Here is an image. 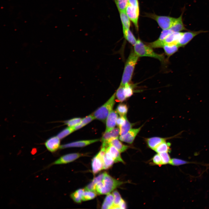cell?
<instances>
[{
	"mask_svg": "<svg viewBox=\"0 0 209 209\" xmlns=\"http://www.w3.org/2000/svg\"><path fill=\"white\" fill-rule=\"evenodd\" d=\"M124 183V182L114 178L107 172L102 180L96 185L95 192L99 194H107Z\"/></svg>",
	"mask_w": 209,
	"mask_h": 209,
	"instance_id": "1",
	"label": "cell"
},
{
	"mask_svg": "<svg viewBox=\"0 0 209 209\" xmlns=\"http://www.w3.org/2000/svg\"><path fill=\"white\" fill-rule=\"evenodd\" d=\"M139 57L134 50L131 51L125 64L120 85L124 86L129 83Z\"/></svg>",
	"mask_w": 209,
	"mask_h": 209,
	"instance_id": "2",
	"label": "cell"
},
{
	"mask_svg": "<svg viewBox=\"0 0 209 209\" xmlns=\"http://www.w3.org/2000/svg\"><path fill=\"white\" fill-rule=\"evenodd\" d=\"M134 51L139 57H148L157 59L161 62L165 63L166 60L164 55L156 53L152 48L143 43L139 39L137 40L134 46Z\"/></svg>",
	"mask_w": 209,
	"mask_h": 209,
	"instance_id": "3",
	"label": "cell"
},
{
	"mask_svg": "<svg viewBox=\"0 0 209 209\" xmlns=\"http://www.w3.org/2000/svg\"><path fill=\"white\" fill-rule=\"evenodd\" d=\"M116 93H114L108 100L100 107L93 114L95 119L104 122L109 114L112 110L114 105Z\"/></svg>",
	"mask_w": 209,
	"mask_h": 209,
	"instance_id": "4",
	"label": "cell"
},
{
	"mask_svg": "<svg viewBox=\"0 0 209 209\" xmlns=\"http://www.w3.org/2000/svg\"><path fill=\"white\" fill-rule=\"evenodd\" d=\"M125 12L129 18L138 30L139 8L138 0H129Z\"/></svg>",
	"mask_w": 209,
	"mask_h": 209,
	"instance_id": "5",
	"label": "cell"
},
{
	"mask_svg": "<svg viewBox=\"0 0 209 209\" xmlns=\"http://www.w3.org/2000/svg\"><path fill=\"white\" fill-rule=\"evenodd\" d=\"M146 16L156 21L163 30L170 29L177 19L170 16H159L152 13L146 14Z\"/></svg>",
	"mask_w": 209,
	"mask_h": 209,
	"instance_id": "6",
	"label": "cell"
},
{
	"mask_svg": "<svg viewBox=\"0 0 209 209\" xmlns=\"http://www.w3.org/2000/svg\"><path fill=\"white\" fill-rule=\"evenodd\" d=\"M106 148L102 147L100 151L92 160L91 167L94 174H96L104 169L103 156Z\"/></svg>",
	"mask_w": 209,
	"mask_h": 209,
	"instance_id": "7",
	"label": "cell"
},
{
	"mask_svg": "<svg viewBox=\"0 0 209 209\" xmlns=\"http://www.w3.org/2000/svg\"><path fill=\"white\" fill-rule=\"evenodd\" d=\"M84 154L76 153L69 154L63 155L54 161L51 165L65 164L71 162L83 156Z\"/></svg>",
	"mask_w": 209,
	"mask_h": 209,
	"instance_id": "8",
	"label": "cell"
},
{
	"mask_svg": "<svg viewBox=\"0 0 209 209\" xmlns=\"http://www.w3.org/2000/svg\"><path fill=\"white\" fill-rule=\"evenodd\" d=\"M120 134V129L118 128H114L109 131H106L103 134L101 139L102 146L107 147L108 145V141L112 138H118Z\"/></svg>",
	"mask_w": 209,
	"mask_h": 209,
	"instance_id": "9",
	"label": "cell"
},
{
	"mask_svg": "<svg viewBox=\"0 0 209 209\" xmlns=\"http://www.w3.org/2000/svg\"><path fill=\"white\" fill-rule=\"evenodd\" d=\"M60 140L57 136H53L45 141L44 145L49 151L54 152L60 148Z\"/></svg>",
	"mask_w": 209,
	"mask_h": 209,
	"instance_id": "10",
	"label": "cell"
},
{
	"mask_svg": "<svg viewBox=\"0 0 209 209\" xmlns=\"http://www.w3.org/2000/svg\"><path fill=\"white\" fill-rule=\"evenodd\" d=\"M206 31L200 30L197 31H190L183 33L180 39L178 45L179 46H183L188 44L195 36L202 33Z\"/></svg>",
	"mask_w": 209,
	"mask_h": 209,
	"instance_id": "11",
	"label": "cell"
},
{
	"mask_svg": "<svg viewBox=\"0 0 209 209\" xmlns=\"http://www.w3.org/2000/svg\"><path fill=\"white\" fill-rule=\"evenodd\" d=\"M142 126L136 129H131L126 134L120 136L119 137L121 141L129 144H131L134 141L137 134L140 130Z\"/></svg>",
	"mask_w": 209,
	"mask_h": 209,
	"instance_id": "12",
	"label": "cell"
},
{
	"mask_svg": "<svg viewBox=\"0 0 209 209\" xmlns=\"http://www.w3.org/2000/svg\"><path fill=\"white\" fill-rule=\"evenodd\" d=\"M100 140L99 139L82 140L75 141L60 145V148L64 149L71 147H82Z\"/></svg>",
	"mask_w": 209,
	"mask_h": 209,
	"instance_id": "13",
	"label": "cell"
},
{
	"mask_svg": "<svg viewBox=\"0 0 209 209\" xmlns=\"http://www.w3.org/2000/svg\"><path fill=\"white\" fill-rule=\"evenodd\" d=\"M118 118V115L116 111L112 110L106 120V131H109L115 128Z\"/></svg>",
	"mask_w": 209,
	"mask_h": 209,
	"instance_id": "14",
	"label": "cell"
},
{
	"mask_svg": "<svg viewBox=\"0 0 209 209\" xmlns=\"http://www.w3.org/2000/svg\"><path fill=\"white\" fill-rule=\"evenodd\" d=\"M173 33L170 29L163 30L158 39L155 41L149 43V45L152 48H162V41Z\"/></svg>",
	"mask_w": 209,
	"mask_h": 209,
	"instance_id": "15",
	"label": "cell"
},
{
	"mask_svg": "<svg viewBox=\"0 0 209 209\" xmlns=\"http://www.w3.org/2000/svg\"><path fill=\"white\" fill-rule=\"evenodd\" d=\"M183 33L179 32H173L169 35L162 41V47L165 44H178L179 41Z\"/></svg>",
	"mask_w": 209,
	"mask_h": 209,
	"instance_id": "16",
	"label": "cell"
},
{
	"mask_svg": "<svg viewBox=\"0 0 209 209\" xmlns=\"http://www.w3.org/2000/svg\"><path fill=\"white\" fill-rule=\"evenodd\" d=\"M107 148L115 163L121 162L123 163H125L121 156L120 152L114 147L109 144Z\"/></svg>",
	"mask_w": 209,
	"mask_h": 209,
	"instance_id": "17",
	"label": "cell"
},
{
	"mask_svg": "<svg viewBox=\"0 0 209 209\" xmlns=\"http://www.w3.org/2000/svg\"><path fill=\"white\" fill-rule=\"evenodd\" d=\"M108 144L114 147L120 153L124 152L129 147V146L123 144L118 138H111L108 141Z\"/></svg>",
	"mask_w": 209,
	"mask_h": 209,
	"instance_id": "18",
	"label": "cell"
},
{
	"mask_svg": "<svg viewBox=\"0 0 209 209\" xmlns=\"http://www.w3.org/2000/svg\"><path fill=\"white\" fill-rule=\"evenodd\" d=\"M166 140L165 138L156 137L148 138L146 141L149 147L154 150L159 145L165 141Z\"/></svg>",
	"mask_w": 209,
	"mask_h": 209,
	"instance_id": "19",
	"label": "cell"
},
{
	"mask_svg": "<svg viewBox=\"0 0 209 209\" xmlns=\"http://www.w3.org/2000/svg\"><path fill=\"white\" fill-rule=\"evenodd\" d=\"M183 13L178 18L170 29L173 32H179L184 30H186L182 20Z\"/></svg>",
	"mask_w": 209,
	"mask_h": 209,
	"instance_id": "20",
	"label": "cell"
},
{
	"mask_svg": "<svg viewBox=\"0 0 209 209\" xmlns=\"http://www.w3.org/2000/svg\"><path fill=\"white\" fill-rule=\"evenodd\" d=\"M114 163V161L107 147L103 156L104 169H109Z\"/></svg>",
	"mask_w": 209,
	"mask_h": 209,
	"instance_id": "21",
	"label": "cell"
},
{
	"mask_svg": "<svg viewBox=\"0 0 209 209\" xmlns=\"http://www.w3.org/2000/svg\"><path fill=\"white\" fill-rule=\"evenodd\" d=\"M119 12L123 30L129 29L130 26V20L127 15L125 11L120 12Z\"/></svg>",
	"mask_w": 209,
	"mask_h": 209,
	"instance_id": "22",
	"label": "cell"
},
{
	"mask_svg": "<svg viewBox=\"0 0 209 209\" xmlns=\"http://www.w3.org/2000/svg\"><path fill=\"white\" fill-rule=\"evenodd\" d=\"M114 205V197L112 194H107L102 204V209H112Z\"/></svg>",
	"mask_w": 209,
	"mask_h": 209,
	"instance_id": "23",
	"label": "cell"
},
{
	"mask_svg": "<svg viewBox=\"0 0 209 209\" xmlns=\"http://www.w3.org/2000/svg\"><path fill=\"white\" fill-rule=\"evenodd\" d=\"M179 47L178 44H165L162 48L167 55L170 56L177 51Z\"/></svg>",
	"mask_w": 209,
	"mask_h": 209,
	"instance_id": "24",
	"label": "cell"
},
{
	"mask_svg": "<svg viewBox=\"0 0 209 209\" xmlns=\"http://www.w3.org/2000/svg\"><path fill=\"white\" fill-rule=\"evenodd\" d=\"M171 144L169 142H164L159 145L154 150L156 153L159 154L170 151Z\"/></svg>",
	"mask_w": 209,
	"mask_h": 209,
	"instance_id": "25",
	"label": "cell"
},
{
	"mask_svg": "<svg viewBox=\"0 0 209 209\" xmlns=\"http://www.w3.org/2000/svg\"><path fill=\"white\" fill-rule=\"evenodd\" d=\"M84 191V189H78L71 194V197L75 202L78 203H80L82 201V196Z\"/></svg>",
	"mask_w": 209,
	"mask_h": 209,
	"instance_id": "26",
	"label": "cell"
},
{
	"mask_svg": "<svg viewBox=\"0 0 209 209\" xmlns=\"http://www.w3.org/2000/svg\"><path fill=\"white\" fill-rule=\"evenodd\" d=\"M125 38L131 45L134 46L137 40L130 29L123 30Z\"/></svg>",
	"mask_w": 209,
	"mask_h": 209,
	"instance_id": "27",
	"label": "cell"
},
{
	"mask_svg": "<svg viewBox=\"0 0 209 209\" xmlns=\"http://www.w3.org/2000/svg\"><path fill=\"white\" fill-rule=\"evenodd\" d=\"M133 125V124L130 123L126 118L125 123L119 127L120 135H123L126 134L131 129Z\"/></svg>",
	"mask_w": 209,
	"mask_h": 209,
	"instance_id": "28",
	"label": "cell"
},
{
	"mask_svg": "<svg viewBox=\"0 0 209 209\" xmlns=\"http://www.w3.org/2000/svg\"><path fill=\"white\" fill-rule=\"evenodd\" d=\"M112 194L114 197V205L112 209L119 208V205L123 199L117 190L113 191Z\"/></svg>",
	"mask_w": 209,
	"mask_h": 209,
	"instance_id": "29",
	"label": "cell"
},
{
	"mask_svg": "<svg viewBox=\"0 0 209 209\" xmlns=\"http://www.w3.org/2000/svg\"><path fill=\"white\" fill-rule=\"evenodd\" d=\"M129 0H113L119 12L125 11Z\"/></svg>",
	"mask_w": 209,
	"mask_h": 209,
	"instance_id": "30",
	"label": "cell"
},
{
	"mask_svg": "<svg viewBox=\"0 0 209 209\" xmlns=\"http://www.w3.org/2000/svg\"><path fill=\"white\" fill-rule=\"evenodd\" d=\"M116 96L118 102H122L125 100L126 98L124 92V86H120L116 91Z\"/></svg>",
	"mask_w": 209,
	"mask_h": 209,
	"instance_id": "31",
	"label": "cell"
},
{
	"mask_svg": "<svg viewBox=\"0 0 209 209\" xmlns=\"http://www.w3.org/2000/svg\"><path fill=\"white\" fill-rule=\"evenodd\" d=\"M128 110L127 105L124 104H120L118 105L116 109V111L120 116H126Z\"/></svg>",
	"mask_w": 209,
	"mask_h": 209,
	"instance_id": "32",
	"label": "cell"
},
{
	"mask_svg": "<svg viewBox=\"0 0 209 209\" xmlns=\"http://www.w3.org/2000/svg\"><path fill=\"white\" fill-rule=\"evenodd\" d=\"M74 131L72 127H68L59 133L57 136L61 140L67 136Z\"/></svg>",
	"mask_w": 209,
	"mask_h": 209,
	"instance_id": "33",
	"label": "cell"
},
{
	"mask_svg": "<svg viewBox=\"0 0 209 209\" xmlns=\"http://www.w3.org/2000/svg\"><path fill=\"white\" fill-rule=\"evenodd\" d=\"M97 194L94 192L84 190L82 196V201H87L92 199L97 195Z\"/></svg>",
	"mask_w": 209,
	"mask_h": 209,
	"instance_id": "34",
	"label": "cell"
},
{
	"mask_svg": "<svg viewBox=\"0 0 209 209\" xmlns=\"http://www.w3.org/2000/svg\"><path fill=\"white\" fill-rule=\"evenodd\" d=\"M82 120L81 118H76L64 121V122L68 127H72L80 123Z\"/></svg>",
	"mask_w": 209,
	"mask_h": 209,
	"instance_id": "35",
	"label": "cell"
},
{
	"mask_svg": "<svg viewBox=\"0 0 209 209\" xmlns=\"http://www.w3.org/2000/svg\"><path fill=\"white\" fill-rule=\"evenodd\" d=\"M124 92L126 98L130 97L133 95V88L129 83L124 86Z\"/></svg>",
	"mask_w": 209,
	"mask_h": 209,
	"instance_id": "36",
	"label": "cell"
},
{
	"mask_svg": "<svg viewBox=\"0 0 209 209\" xmlns=\"http://www.w3.org/2000/svg\"><path fill=\"white\" fill-rule=\"evenodd\" d=\"M189 163L186 161L177 158L171 159L169 164L174 166H179Z\"/></svg>",
	"mask_w": 209,
	"mask_h": 209,
	"instance_id": "37",
	"label": "cell"
},
{
	"mask_svg": "<svg viewBox=\"0 0 209 209\" xmlns=\"http://www.w3.org/2000/svg\"><path fill=\"white\" fill-rule=\"evenodd\" d=\"M159 154L161 158L163 165L169 163L171 159L168 152H164Z\"/></svg>",
	"mask_w": 209,
	"mask_h": 209,
	"instance_id": "38",
	"label": "cell"
},
{
	"mask_svg": "<svg viewBox=\"0 0 209 209\" xmlns=\"http://www.w3.org/2000/svg\"><path fill=\"white\" fill-rule=\"evenodd\" d=\"M95 119L93 114H90L82 119L80 123L84 126Z\"/></svg>",
	"mask_w": 209,
	"mask_h": 209,
	"instance_id": "39",
	"label": "cell"
},
{
	"mask_svg": "<svg viewBox=\"0 0 209 209\" xmlns=\"http://www.w3.org/2000/svg\"><path fill=\"white\" fill-rule=\"evenodd\" d=\"M152 161L155 164L160 166L163 165L161 158L158 153L155 155L152 158Z\"/></svg>",
	"mask_w": 209,
	"mask_h": 209,
	"instance_id": "40",
	"label": "cell"
},
{
	"mask_svg": "<svg viewBox=\"0 0 209 209\" xmlns=\"http://www.w3.org/2000/svg\"><path fill=\"white\" fill-rule=\"evenodd\" d=\"M126 116H120L118 117L116 120V125L119 127L123 124L125 122Z\"/></svg>",
	"mask_w": 209,
	"mask_h": 209,
	"instance_id": "41",
	"label": "cell"
},
{
	"mask_svg": "<svg viewBox=\"0 0 209 209\" xmlns=\"http://www.w3.org/2000/svg\"><path fill=\"white\" fill-rule=\"evenodd\" d=\"M83 127V125L81 123H80L77 125L73 127H73L74 130L75 131Z\"/></svg>",
	"mask_w": 209,
	"mask_h": 209,
	"instance_id": "42",
	"label": "cell"
},
{
	"mask_svg": "<svg viewBox=\"0 0 209 209\" xmlns=\"http://www.w3.org/2000/svg\"><path fill=\"white\" fill-rule=\"evenodd\" d=\"M126 204L125 201L123 199L119 205V208L125 209L126 208Z\"/></svg>",
	"mask_w": 209,
	"mask_h": 209,
	"instance_id": "43",
	"label": "cell"
}]
</instances>
